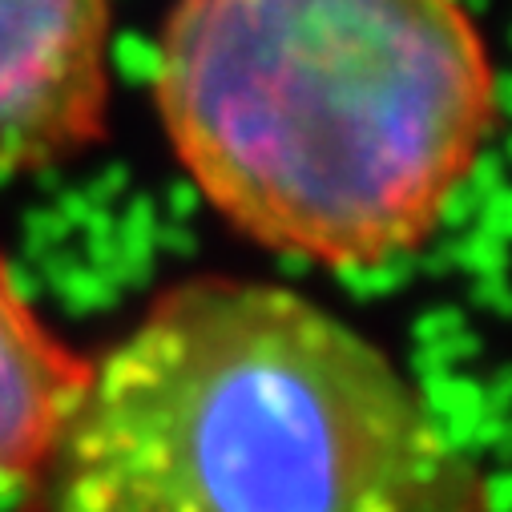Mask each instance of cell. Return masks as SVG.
Instances as JSON below:
<instances>
[{
	"label": "cell",
	"instance_id": "6da1fadb",
	"mask_svg": "<svg viewBox=\"0 0 512 512\" xmlns=\"http://www.w3.org/2000/svg\"><path fill=\"white\" fill-rule=\"evenodd\" d=\"M21 492V512H488L388 351L234 275L166 287L89 359Z\"/></svg>",
	"mask_w": 512,
	"mask_h": 512
},
{
	"label": "cell",
	"instance_id": "3957f363",
	"mask_svg": "<svg viewBox=\"0 0 512 512\" xmlns=\"http://www.w3.org/2000/svg\"><path fill=\"white\" fill-rule=\"evenodd\" d=\"M109 41V0H0V178L101 142Z\"/></svg>",
	"mask_w": 512,
	"mask_h": 512
},
{
	"label": "cell",
	"instance_id": "277c9868",
	"mask_svg": "<svg viewBox=\"0 0 512 512\" xmlns=\"http://www.w3.org/2000/svg\"><path fill=\"white\" fill-rule=\"evenodd\" d=\"M85 371L89 359L41 319L0 254V492L33 480Z\"/></svg>",
	"mask_w": 512,
	"mask_h": 512
},
{
	"label": "cell",
	"instance_id": "7a4b0ae2",
	"mask_svg": "<svg viewBox=\"0 0 512 512\" xmlns=\"http://www.w3.org/2000/svg\"><path fill=\"white\" fill-rule=\"evenodd\" d=\"M154 101L226 226L327 271L416 254L500 121L460 0H174Z\"/></svg>",
	"mask_w": 512,
	"mask_h": 512
}]
</instances>
